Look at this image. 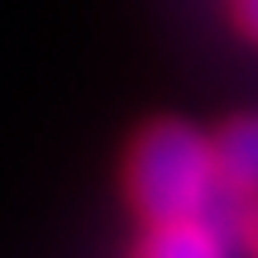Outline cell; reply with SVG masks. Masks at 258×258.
<instances>
[{"mask_svg": "<svg viewBox=\"0 0 258 258\" xmlns=\"http://www.w3.org/2000/svg\"><path fill=\"white\" fill-rule=\"evenodd\" d=\"M230 19L249 43H258V0H230Z\"/></svg>", "mask_w": 258, "mask_h": 258, "instance_id": "cell-5", "label": "cell"}, {"mask_svg": "<svg viewBox=\"0 0 258 258\" xmlns=\"http://www.w3.org/2000/svg\"><path fill=\"white\" fill-rule=\"evenodd\" d=\"M239 211H234V249H239L244 258H258V196H249V201H234Z\"/></svg>", "mask_w": 258, "mask_h": 258, "instance_id": "cell-4", "label": "cell"}, {"mask_svg": "<svg viewBox=\"0 0 258 258\" xmlns=\"http://www.w3.org/2000/svg\"><path fill=\"white\" fill-rule=\"evenodd\" d=\"M129 258H230V234L211 215L158 220V225H144Z\"/></svg>", "mask_w": 258, "mask_h": 258, "instance_id": "cell-3", "label": "cell"}, {"mask_svg": "<svg viewBox=\"0 0 258 258\" xmlns=\"http://www.w3.org/2000/svg\"><path fill=\"white\" fill-rule=\"evenodd\" d=\"M215 182L230 201L258 196V115H234L211 134Z\"/></svg>", "mask_w": 258, "mask_h": 258, "instance_id": "cell-2", "label": "cell"}, {"mask_svg": "<svg viewBox=\"0 0 258 258\" xmlns=\"http://www.w3.org/2000/svg\"><path fill=\"white\" fill-rule=\"evenodd\" d=\"M124 196L144 225L211 215L220 196L211 134L186 120L144 124L124 153Z\"/></svg>", "mask_w": 258, "mask_h": 258, "instance_id": "cell-1", "label": "cell"}]
</instances>
